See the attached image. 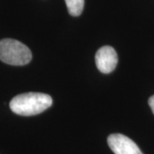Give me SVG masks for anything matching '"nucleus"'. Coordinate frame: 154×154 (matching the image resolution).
I'll return each instance as SVG.
<instances>
[{"instance_id":"423d86ee","label":"nucleus","mask_w":154,"mask_h":154,"mask_svg":"<svg viewBox=\"0 0 154 154\" xmlns=\"http://www.w3.org/2000/svg\"><path fill=\"white\" fill-rule=\"evenodd\" d=\"M148 104L150 105V107H151V109L152 110V112H153L154 114V95L153 96H152L148 100Z\"/></svg>"},{"instance_id":"7ed1b4c3","label":"nucleus","mask_w":154,"mask_h":154,"mask_svg":"<svg viewBox=\"0 0 154 154\" xmlns=\"http://www.w3.org/2000/svg\"><path fill=\"white\" fill-rule=\"evenodd\" d=\"M107 142L115 154H143L131 139L121 134H112L109 135Z\"/></svg>"},{"instance_id":"f03ea898","label":"nucleus","mask_w":154,"mask_h":154,"mask_svg":"<svg viewBox=\"0 0 154 154\" xmlns=\"http://www.w3.org/2000/svg\"><path fill=\"white\" fill-rule=\"evenodd\" d=\"M31 59V51L22 42L12 38L0 40V60L2 62L10 65L22 66L28 64Z\"/></svg>"},{"instance_id":"20e7f679","label":"nucleus","mask_w":154,"mask_h":154,"mask_svg":"<svg viewBox=\"0 0 154 154\" xmlns=\"http://www.w3.org/2000/svg\"><path fill=\"white\" fill-rule=\"evenodd\" d=\"M95 62L99 71L109 74L113 71L117 65V54L111 46H103L96 52Z\"/></svg>"},{"instance_id":"f257e3e1","label":"nucleus","mask_w":154,"mask_h":154,"mask_svg":"<svg viewBox=\"0 0 154 154\" xmlns=\"http://www.w3.org/2000/svg\"><path fill=\"white\" fill-rule=\"evenodd\" d=\"M52 105V99L42 93H26L17 95L10 102L11 110L17 115H38Z\"/></svg>"},{"instance_id":"39448f33","label":"nucleus","mask_w":154,"mask_h":154,"mask_svg":"<svg viewBox=\"0 0 154 154\" xmlns=\"http://www.w3.org/2000/svg\"><path fill=\"white\" fill-rule=\"evenodd\" d=\"M69 13L73 17H79L82 13L84 0H65Z\"/></svg>"}]
</instances>
